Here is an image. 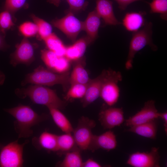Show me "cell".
<instances>
[{
	"mask_svg": "<svg viewBox=\"0 0 167 167\" xmlns=\"http://www.w3.org/2000/svg\"><path fill=\"white\" fill-rule=\"evenodd\" d=\"M4 110L15 118L14 127L19 138L31 136L33 134L32 127L48 118L47 115L39 114L29 106L22 104Z\"/></svg>",
	"mask_w": 167,
	"mask_h": 167,
	"instance_id": "1",
	"label": "cell"
},
{
	"mask_svg": "<svg viewBox=\"0 0 167 167\" xmlns=\"http://www.w3.org/2000/svg\"><path fill=\"white\" fill-rule=\"evenodd\" d=\"M15 94L19 98L28 97L34 103L61 109L65 105L64 102L57 96L55 92L49 88L37 84L31 85L26 88H17Z\"/></svg>",
	"mask_w": 167,
	"mask_h": 167,
	"instance_id": "2",
	"label": "cell"
},
{
	"mask_svg": "<svg viewBox=\"0 0 167 167\" xmlns=\"http://www.w3.org/2000/svg\"><path fill=\"white\" fill-rule=\"evenodd\" d=\"M152 24L151 22H146L141 29L134 32L130 43L127 58L125 64L127 70L132 68L133 59L135 54L147 45L153 51H156L158 48L152 41Z\"/></svg>",
	"mask_w": 167,
	"mask_h": 167,
	"instance_id": "3",
	"label": "cell"
},
{
	"mask_svg": "<svg viewBox=\"0 0 167 167\" xmlns=\"http://www.w3.org/2000/svg\"><path fill=\"white\" fill-rule=\"evenodd\" d=\"M69 77L68 73L55 74L40 66L26 75L21 85L24 86L31 84L52 86L60 84L64 86L69 83Z\"/></svg>",
	"mask_w": 167,
	"mask_h": 167,
	"instance_id": "4",
	"label": "cell"
},
{
	"mask_svg": "<svg viewBox=\"0 0 167 167\" xmlns=\"http://www.w3.org/2000/svg\"><path fill=\"white\" fill-rule=\"evenodd\" d=\"M28 142L26 141L20 144L17 139L2 147L0 152V167H23L24 147Z\"/></svg>",
	"mask_w": 167,
	"mask_h": 167,
	"instance_id": "5",
	"label": "cell"
},
{
	"mask_svg": "<svg viewBox=\"0 0 167 167\" xmlns=\"http://www.w3.org/2000/svg\"><path fill=\"white\" fill-rule=\"evenodd\" d=\"M121 73L110 70L109 74L101 87L100 96L106 104L111 106L118 101L120 93L118 83L121 81Z\"/></svg>",
	"mask_w": 167,
	"mask_h": 167,
	"instance_id": "6",
	"label": "cell"
},
{
	"mask_svg": "<svg viewBox=\"0 0 167 167\" xmlns=\"http://www.w3.org/2000/svg\"><path fill=\"white\" fill-rule=\"evenodd\" d=\"M52 23L54 27L64 33L72 42L75 41L80 32L84 30V22L76 18L73 13L69 10L65 16L53 20Z\"/></svg>",
	"mask_w": 167,
	"mask_h": 167,
	"instance_id": "7",
	"label": "cell"
},
{
	"mask_svg": "<svg viewBox=\"0 0 167 167\" xmlns=\"http://www.w3.org/2000/svg\"><path fill=\"white\" fill-rule=\"evenodd\" d=\"M96 125L94 121L87 117L83 116L79 119L73 132L76 144L81 150L88 149L93 135L92 130Z\"/></svg>",
	"mask_w": 167,
	"mask_h": 167,
	"instance_id": "8",
	"label": "cell"
},
{
	"mask_svg": "<svg viewBox=\"0 0 167 167\" xmlns=\"http://www.w3.org/2000/svg\"><path fill=\"white\" fill-rule=\"evenodd\" d=\"M158 148H152L150 152H136L129 156L126 164L134 167H159L160 156Z\"/></svg>",
	"mask_w": 167,
	"mask_h": 167,
	"instance_id": "9",
	"label": "cell"
},
{
	"mask_svg": "<svg viewBox=\"0 0 167 167\" xmlns=\"http://www.w3.org/2000/svg\"><path fill=\"white\" fill-rule=\"evenodd\" d=\"M34 48L33 45L25 37L16 46L15 52L10 56V62L13 66L19 64L29 65L34 61Z\"/></svg>",
	"mask_w": 167,
	"mask_h": 167,
	"instance_id": "10",
	"label": "cell"
},
{
	"mask_svg": "<svg viewBox=\"0 0 167 167\" xmlns=\"http://www.w3.org/2000/svg\"><path fill=\"white\" fill-rule=\"evenodd\" d=\"M159 113L155 106V101L149 100L134 115L126 120L125 125L129 127L147 123L159 118Z\"/></svg>",
	"mask_w": 167,
	"mask_h": 167,
	"instance_id": "11",
	"label": "cell"
},
{
	"mask_svg": "<svg viewBox=\"0 0 167 167\" xmlns=\"http://www.w3.org/2000/svg\"><path fill=\"white\" fill-rule=\"evenodd\" d=\"M99 120L105 129L119 126L124 121L122 108L104 107L99 114Z\"/></svg>",
	"mask_w": 167,
	"mask_h": 167,
	"instance_id": "12",
	"label": "cell"
},
{
	"mask_svg": "<svg viewBox=\"0 0 167 167\" xmlns=\"http://www.w3.org/2000/svg\"><path fill=\"white\" fill-rule=\"evenodd\" d=\"M110 70H104L96 78L91 79L88 83L86 92L83 98V107L91 104L100 96L102 86L108 77Z\"/></svg>",
	"mask_w": 167,
	"mask_h": 167,
	"instance_id": "13",
	"label": "cell"
},
{
	"mask_svg": "<svg viewBox=\"0 0 167 167\" xmlns=\"http://www.w3.org/2000/svg\"><path fill=\"white\" fill-rule=\"evenodd\" d=\"M117 146L116 135L109 130L99 135H93L88 149L94 152L101 148L109 151L115 149Z\"/></svg>",
	"mask_w": 167,
	"mask_h": 167,
	"instance_id": "14",
	"label": "cell"
},
{
	"mask_svg": "<svg viewBox=\"0 0 167 167\" xmlns=\"http://www.w3.org/2000/svg\"><path fill=\"white\" fill-rule=\"evenodd\" d=\"M113 3L109 0H96L95 10L103 20L105 25H116L122 23L119 21L114 15Z\"/></svg>",
	"mask_w": 167,
	"mask_h": 167,
	"instance_id": "15",
	"label": "cell"
},
{
	"mask_svg": "<svg viewBox=\"0 0 167 167\" xmlns=\"http://www.w3.org/2000/svg\"><path fill=\"white\" fill-rule=\"evenodd\" d=\"M57 136L55 134L45 131L38 137H34L32 139V143L38 150L43 149L48 152H57Z\"/></svg>",
	"mask_w": 167,
	"mask_h": 167,
	"instance_id": "16",
	"label": "cell"
},
{
	"mask_svg": "<svg viewBox=\"0 0 167 167\" xmlns=\"http://www.w3.org/2000/svg\"><path fill=\"white\" fill-rule=\"evenodd\" d=\"M100 18L95 10L89 13L84 22V30L86 32V37L91 43L94 41L98 36L101 24Z\"/></svg>",
	"mask_w": 167,
	"mask_h": 167,
	"instance_id": "17",
	"label": "cell"
},
{
	"mask_svg": "<svg viewBox=\"0 0 167 167\" xmlns=\"http://www.w3.org/2000/svg\"><path fill=\"white\" fill-rule=\"evenodd\" d=\"M143 12H131L125 15L122 23L128 31L133 32L137 31L143 27L146 22Z\"/></svg>",
	"mask_w": 167,
	"mask_h": 167,
	"instance_id": "18",
	"label": "cell"
},
{
	"mask_svg": "<svg viewBox=\"0 0 167 167\" xmlns=\"http://www.w3.org/2000/svg\"><path fill=\"white\" fill-rule=\"evenodd\" d=\"M90 43L86 37L80 39L72 45L66 47L65 57L70 61L79 59L83 56Z\"/></svg>",
	"mask_w": 167,
	"mask_h": 167,
	"instance_id": "19",
	"label": "cell"
},
{
	"mask_svg": "<svg viewBox=\"0 0 167 167\" xmlns=\"http://www.w3.org/2000/svg\"><path fill=\"white\" fill-rule=\"evenodd\" d=\"M157 124L156 120L131 127L127 131L150 139H156Z\"/></svg>",
	"mask_w": 167,
	"mask_h": 167,
	"instance_id": "20",
	"label": "cell"
},
{
	"mask_svg": "<svg viewBox=\"0 0 167 167\" xmlns=\"http://www.w3.org/2000/svg\"><path fill=\"white\" fill-rule=\"evenodd\" d=\"M56 125L65 133H71L74 129L69 120L59 109L54 107H47Z\"/></svg>",
	"mask_w": 167,
	"mask_h": 167,
	"instance_id": "21",
	"label": "cell"
},
{
	"mask_svg": "<svg viewBox=\"0 0 167 167\" xmlns=\"http://www.w3.org/2000/svg\"><path fill=\"white\" fill-rule=\"evenodd\" d=\"M75 146H77L71 133L58 135L57 152L58 155H61L73 150L76 148Z\"/></svg>",
	"mask_w": 167,
	"mask_h": 167,
	"instance_id": "22",
	"label": "cell"
},
{
	"mask_svg": "<svg viewBox=\"0 0 167 167\" xmlns=\"http://www.w3.org/2000/svg\"><path fill=\"white\" fill-rule=\"evenodd\" d=\"M80 149L76 148L66 153L65 157L58 166L61 167H82L83 162L80 154Z\"/></svg>",
	"mask_w": 167,
	"mask_h": 167,
	"instance_id": "23",
	"label": "cell"
},
{
	"mask_svg": "<svg viewBox=\"0 0 167 167\" xmlns=\"http://www.w3.org/2000/svg\"><path fill=\"white\" fill-rule=\"evenodd\" d=\"M43 41L48 49L59 56H65L66 47L55 33H52Z\"/></svg>",
	"mask_w": 167,
	"mask_h": 167,
	"instance_id": "24",
	"label": "cell"
},
{
	"mask_svg": "<svg viewBox=\"0 0 167 167\" xmlns=\"http://www.w3.org/2000/svg\"><path fill=\"white\" fill-rule=\"evenodd\" d=\"M90 80L87 71L82 64L80 62L76 64L70 76L69 83L71 85L75 84H86Z\"/></svg>",
	"mask_w": 167,
	"mask_h": 167,
	"instance_id": "25",
	"label": "cell"
},
{
	"mask_svg": "<svg viewBox=\"0 0 167 167\" xmlns=\"http://www.w3.org/2000/svg\"><path fill=\"white\" fill-rule=\"evenodd\" d=\"M63 57L57 55L49 49H44L41 51V58L45 64L49 68L56 72Z\"/></svg>",
	"mask_w": 167,
	"mask_h": 167,
	"instance_id": "26",
	"label": "cell"
},
{
	"mask_svg": "<svg viewBox=\"0 0 167 167\" xmlns=\"http://www.w3.org/2000/svg\"><path fill=\"white\" fill-rule=\"evenodd\" d=\"M31 17L37 26L38 34L41 39L44 40L52 33V28L50 24L34 15H32Z\"/></svg>",
	"mask_w": 167,
	"mask_h": 167,
	"instance_id": "27",
	"label": "cell"
},
{
	"mask_svg": "<svg viewBox=\"0 0 167 167\" xmlns=\"http://www.w3.org/2000/svg\"><path fill=\"white\" fill-rule=\"evenodd\" d=\"M88 83L86 84H75L71 85L65 97V99L68 100L83 98L86 92Z\"/></svg>",
	"mask_w": 167,
	"mask_h": 167,
	"instance_id": "28",
	"label": "cell"
},
{
	"mask_svg": "<svg viewBox=\"0 0 167 167\" xmlns=\"http://www.w3.org/2000/svg\"><path fill=\"white\" fill-rule=\"evenodd\" d=\"M146 2L150 6V13L159 14L162 19L167 20V0H152L151 2Z\"/></svg>",
	"mask_w": 167,
	"mask_h": 167,
	"instance_id": "29",
	"label": "cell"
},
{
	"mask_svg": "<svg viewBox=\"0 0 167 167\" xmlns=\"http://www.w3.org/2000/svg\"><path fill=\"white\" fill-rule=\"evenodd\" d=\"M19 29L20 33L26 38L35 36L38 33L37 26L34 22H25L19 26Z\"/></svg>",
	"mask_w": 167,
	"mask_h": 167,
	"instance_id": "30",
	"label": "cell"
},
{
	"mask_svg": "<svg viewBox=\"0 0 167 167\" xmlns=\"http://www.w3.org/2000/svg\"><path fill=\"white\" fill-rule=\"evenodd\" d=\"M14 25L11 14L5 10L0 13V32L5 34L6 31Z\"/></svg>",
	"mask_w": 167,
	"mask_h": 167,
	"instance_id": "31",
	"label": "cell"
},
{
	"mask_svg": "<svg viewBox=\"0 0 167 167\" xmlns=\"http://www.w3.org/2000/svg\"><path fill=\"white\" fill-rule=\"evenodd\" d=\"M26 0H6L4 6V10L14 14L23 7Z\"/></svg>",
	"mask_w": 167,
	"mask_h": 167,
	"instance_id": "32",
	"label": "cell"
},
{
	"mask_svg": "<svg viewBox=\"0 0 167 167\" xmlns=\"http://www.w3.org/2000/svg\"><path fill=\"white\" fill-rule=\"evenodd\" d=\"M69 6V11L73 13L84 10L88 2L86 0H66Z\"/></svg>",
	"mask_w": 167,
	"mask_h": 167,
	"instance_id": "33",
	"label": "cell"
},
{
	"mask_svg": "<svg viewBox=\"0 0 167 167\" xmlns=\"http://www.w3.org/2000/svg\"><path fill=\"white\" fill-rule=\"evenodd\" d=\"M118 4V7L121 11L126 9L127 6L132 3L142 0H114Z\"/></svg>",
	"mask_w": 167,
	"mask_h": 167,
	"instance_id": "34",
	"label": "cell"
},
{
	"mask_svg": "<svg viewBox=\"0 0 167 167\" xmlns=\"http://www.w3.org/2000/svg\"><path fill=\"white\" fill-rule=\"evenodd\" d=\"M101 165L92 159H89L83 162V167H101Z\"/></svg>",
	"mask_w": 167,
	"mask_h": 167,
	"instance_id": "35",
	"label": "cell"
},
{
	"mask_svg": "<svg viewBox=\"0 0 167 167\" xmlns=\"http://www.w3.org/2000/svg\"><path fill=\"white\" fill-rule=\"evenodd\" d=\"M5 34L0 32V50L4 51L8 47L5 40Z\"/></svg>",
	"mask_w": 167,
	"mask_h": 167,
	"instance_id": "36",
	"label": "cell"
},
{
	"mask_svg": "<svg viewBox=\"0 0 167 167\" xmlns=\"http://www.w3.org/2000/svg\"><path fill=\"white\" fill-rule=\"evenodd\" d=\"M159 118L162 119L164 122L165 131L166 134L167 133V112H165L159 113Z\"/></svg>",
	"mask_w": 167,
	"mask_h": 167,
	"instance_id": "37",
	"label": "cell"
},
{
	"mask_svg": "<svg viewBox=\"0 0 167 167\" xmlns=\"http://www.w3.org/2000/svg\"><path fill=\"white\" fill-rule=\"evenodd\" d=\"M63 0H47V1L50 3L53 4L57 6H58L61 1Z\"/></svg>",
	"mask_w": 167,
	"mask_h": 167,
	"instance_id": "38",
	"label": "cell"
},
{
	"mask_svg": "<svg viewBox=\"0 0 167 167\" xmlns=\"http://www.w3.org/2000/svg\"><path fill=\"white\" fill-rule=\"evenodd\" d=\"M5 78L4 74L1 71H0V85H2L4 84Z\"/></svg>",
	"mask_w": 167,
	"mask_h": 167,
	"instance_id": "39",
	"label": "cell"
}]
</instances>
